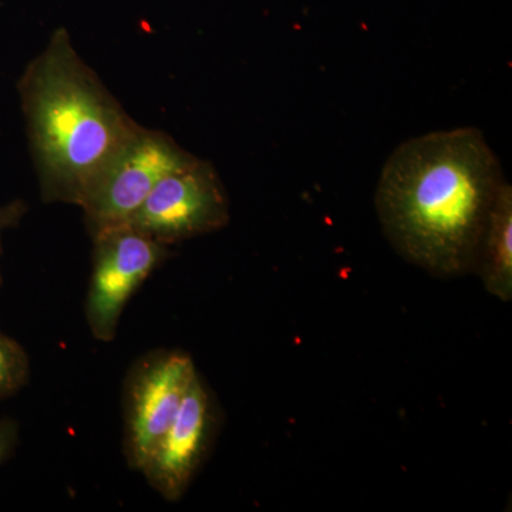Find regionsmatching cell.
Wrapping results in <instances>:
<instances>
[{"mask_svg": "<svg viewBox=\"0 0 512 512\" xmlns=\"http://www.w3.org/2000/svg\"><path fill=\"white\" fill-rule=\"evenodd\" d=\"M477 274L485 286V291L500 299L512 301V188L505 183L498 192L497 200L488 218Z\"/></svg>", "mask_w": 512, "mask_h": 512, "instance_id": "cell-8", "label": "cell"}, {"mask_svg": "<svg viewBox=\"0 0 512 512\" xmlns=\"http://www.w3.org/2000/svg\"><path fill=\"white\" fill-rule=\"evenodd\" d=\"M43 198L82 207L138 124L57 29L22 84Z\"/></svg>", "mask_w": 512, "mask_h": 512, "instance_id": "cell-2", "label": "cell"}, {"mask_svg": "<svg viewBox=\"0 0 512 512\" xmlns=\"http://www.w3.org/2000/svg\"><path fill=\"white\" fill-rule=\"evenodd\" d=\"M93 242V269L84 309L94 338L110 342L116 338L128 301L170 251L130 225L104 229L93 235Z\"/></svg>", "mask_w": 512, "mask_h": 512, "instance_id": "cell-5", "label": "cell"}, {"mask_svg": "<svg viewBox=\"0 0 512 512\" xmlns=\"http://www.w3.org/2000/svg\"><path fill=\"white\" fill-rule=\"evenodd\" d=\"M195 160L167 134L138 127L80 207L92 237L126 225L161 178Z\"/></svg>", "mask_w": 512, "mask_h": 512, "instance_id": "cell-3", "label": "cell"}, {"mask_svg": "<svg viewBox=\"0 0 512 512\" xmlns=\"http://www.w3.org/2000/svg\"><path fill=\"white\" fill-rule=\"evenodd\" d=\"M18 441V426L12 420H0V464L9 457Z\"/></svg>", "mask_w": 512, "mask_h": 512, "instance_id": "cell-10", "label": "cell"}, {"mask_svg": "<svg viewBox=\"0 0 512 512\" xmlns=\"http://www.w3.org/2000/svg\"><path fill=\"white\" fill-rule=\"evenodd\" d=\"M224 184L208 161L165 175L126 225L164 245L220 231L229 222Z\"/></svg>", "mask_w": 512, "mask_h": 512, "instance_id": "cell-4", "label": "cell"}, {"mask_svg": "<svg viewBox=\"0 0 512 512\" xmlns=\"http://www.w3.org/2000/svg\"><path fill=\"white\" fill-rule=\"evenodd\" d=\"M504 184L500 161L477 128L410 138L387 158L377 184L384 237L437 278L473 274Z\"/></svg>", "mask_w": 512, "mask_h": 512, "instance_id": "cell-1", "label": "cell"}, {"mask_svg": "<svg viewBox=\"0 0 512 512\" xmlns=\"http://www.w3.org/2000/svg\"><path fill=\"white\" fill-rule=\"evenodd\" d=\"M22 212L23 207H20L18 204L2 208V210H0V231L15 224V222L19 220L20 215H22Z\"/></svg>", "mask_w": 512, "mask_h": 512, "instance_id": "cell-11", "label": "cell"}, {"mask_svg": "<svg viewBox=\"0 0 512 512\" xmlns=\"http://www.w3.org/2000/svg\"><path fill=\"white\" fill-rule=\"evenodd\" d=\"M29 379V359L25 349L0 332V402L18 393Z\"/></svg>", "mask_w": 512, "mask_h": 512, "instance_id": "cell-9", "label": "cell"}, {"mask_svg": "<svg viewBox=\"0 0 512 512\" xmlns=\"http://www.w3.org/2000/svg\"><path fill=\"white\" fill-rule=\"evenodd\" d=\"M197 376L191 356L181 350H156L133 366L124 389L128 466L141 471Z\"/></svg>", "mask_w": 512, "mask_h": 512, "instance_id": "cell-6", "label": "cell"}, {"mask_svg": "<svg viewBox=\"0 0 512 512\" xmlns=\"http://www.w3.org/2000/svg\"><path fill=\"white\" fill-rule=\"evenodd\" d=\"M215 423L217 414L211 394L198 375L185 394L173 423L140 471L165 500L178 501L187 493L210 450Z\"/></svg>", "mask_w": 512, "mask_h": 512, "instance_id": "cell-7", "label": "cell"}]
</instances>
